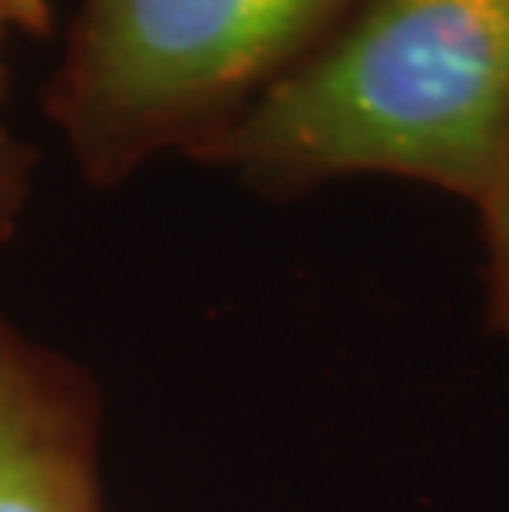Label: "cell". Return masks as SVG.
Listing matches in <instances>:
<instances>
[{
  "label": "cell",
  "mask_w": 509,
  "mask_h": 512,
  "mask_svg": "<svg viewBox=\"0 0 509 512\" xmlns=\"http://www.w3.org/2000/svg\"><path fill=\"white\" fill-rule=\"evenodd\" d=\"M367 0H80L43 83L73 172L119 189L192 159Z\"/></svg>",
  "instance_id": "obj_2"
},
{
  "label": "cell",
  "mask_w": 509,
  "mask_h": 512,
  "mask_svg": "<svg viewBox=\"0 0 509 512\" xmlns=\"http://www.w3.org/2000/svg\"><path fill=\"white\" fill-rule=\"evenodd\" d=\"M37 195V149L0 113V252L24 228Z\"/></svg>",
  "instance_id": "obj_5"
},
{
  "label": "cell",
  "mask_w": 509,
  "mask_h": 512,
  "mask_svg": "<svg viewBox=\"0 0 509 512\" xmlns=\"http://www.w3.org/2000/svg\"><path fill=\"white\" fill-rule=\"evenodd\" d=\"M0 512H106L103 380L4 304Z\"/></svg>",
  "instance_id": "obj_3"
},
{
  "label": "cell",
  "mask_w": 509,
  "mask_h": 512,
  "mask_svg": "<svg viewBox=\"0 0 509 512\" xmlns=\"http://www.w3.org/2000/svg\"><path fill=\"white\" fill-rule=\"evenodd\" d=\"M509 146V0H367L189 162L268 199L404 179L480 205Z\"/></svg>",
  "instance_id": "obj_1"
},
{
  "label": "cell",
  "mask_w": 509,
  "mask_h": 512,
  "mask_svg": "<svg viewBox=\"0 0 509 512\" xmlns=\"http://www.w3.org/2000/svg\"><path fill=\"white\" fill-rule=\"evenodd\" d=\"M53 30V0H0V113L10 96V57L20 40H43Z\"/></svg>",
  "instance_id": "obj_6"
},
{
  "label": "cell",
  "mask_w": 509,
  "mask_h": 512,
  "mask_svg": "<svg viewBox=\"0 0 509 512\" xmlns=\"http://www.w3.org/2000/svg\"><path fill=\"white\" fill-rule=\"evenodd\" d=\"M483 225L486 265H483V294H486V324L509 347V146L500 159V169L476 205Z\"/></svg>",
  "instance_id": "obj_4"
}]
</instances>
